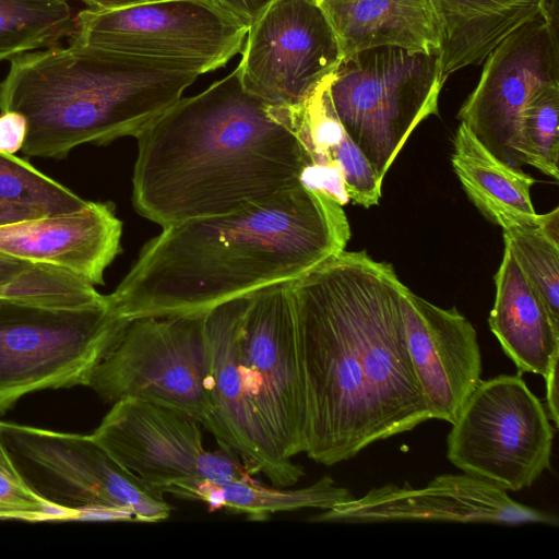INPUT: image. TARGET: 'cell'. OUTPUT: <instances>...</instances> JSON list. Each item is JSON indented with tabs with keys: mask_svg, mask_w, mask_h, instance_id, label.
<instances>
[{
	"mask_svg": "<svg viewBox=\"0 0 559 559\" xmlns=\"http://www.w3.org/2000/svg\"><path fill=\"white\" fill-rule=\"evenodd\" d=\"M406 288L391 264L345 249L292 281L312 461L335 465L430 419L406 346Z\"/></svg>",
	"mask_w": 559,
	"mask_h": 559,
	"instance_id": "cell-1",
	"label": "cell"
},
{
	"mask_svg": "<svg viewBox=\"0 0 559 559\" xmlns=\"http://www.w3.org/2000/svg\"><path fill=\"white\" fill-rule=\"evenodd\" d=\"M349 238L343 206L301 185L235 212L163 227L107 301L126 320L206 312L300 277Z\"/></svg>",
	"mask_w": 559,
	"mask_h": 559,
	"instance_id": "cell-2",
	"label": "cell"
},
{
	"mask_svg": "<svg viewBox=\"0 0 559 559\" xmlns=\"http://www.w3.org/2000/svg\"><path fill=\"white\" fill-rule=\"evenodd\" d=\"M135 138L133 206L163 227L299 187L311 165L299 139L243 87L237 69L181 97Z\"/></svg>",
	"mask_w": 559,
	"mask_h": 559,
	"instance_id": "cell-3",
	"label": "cell"
},
{
	"mask_svg": "<svg viewBox=\"0 0 559 559\" xmlns=\"http://www.w3.org/2000/svg\"><path fill=\"white\" fill-rule=\"evenodd\" d=\"M199 76L175 63L70 41L11 59L0 111L26 118L27 157L62 159L82 144L136 136Z\"/></svg>",
	"mask_w": 559,
	"mask_h": 559,
	"instance_id": "cell-4",
	"label": "cell"
},
{
	"mask_svg": "<svg viewBox=\"0 0 559 559\" xmlns=\"http://www.w3.org/2000/svg\"><path fill=\"white\" fill-rule=\"evenodd\" d=\"M443 84L439 53L377 47L342 58L329 86L331 100L381 181L414 129L438 115Z\"/></svg>",
	"mask_w": 559,
	"mask_h": 559,
	"instance_id": "cell-5",
	"label": "cell"
},
{
	"mask_svg": "<svg viewBox=\"0 0 559 559\" xmlns=\"http://www.w3.org/2000/svg\"><path fill=\"white\" fill-rule=\"evenodd\" d=\"M0 442L45 501L72 518L156 523L169 518L164 493L116 462L92 436L0 421Z\"/></svg>",
	"mask_w": 559,
	"mask_h": 559,
	"instance_id": "cell-6",
	"label": "cell"
},
{
	"mask_svg": "<svg viewBox=\"0 0 559 559\" xmlns=\"http://www.w3.org/2000/svg\"><path fill=\"white\" fill-rule=\"evenodd\" d=\"M128 321L108 301L52 308L0 297V416L26 394L87 385Z\"/></svg>",
	"mask_w": 559,
	"mask_h": 559,
	"instance_id": "cell-7",
	"label": "cell"
},
{
	"mask_svg": "<svg viewBox=\"0 0 559 559\" xmlns=\"http://www.w3.org/2000/svg\"><path fill=\"white\" fill-rule=\"evenodd\" d=\"M205 312L129 320L87 386L103 400L135 397L204 426L211 412Z\"/></svg>",
	"mask_w": 559,
	"mask_h": 559,
	"instance_id": "cell-8",
	"label": "cell"
},
{
	"mask_svg": "<svg viewBox=\"0 0 559 559\" xmlns=\"http://www.w3.org/2000/svg\"><path fill=\"white\" fill-rule=\"evenodd\" d=\"M451 425L448 460L506 491L531 487L550 466L555 429L520 373L480 380Z\"/></svg>",
	"mask_w": 559,
	"mask_h": 559,
	"instance_id": "cell-9",
	"label": "cell"
},
{
	"mask_svg": "<svg viewBox=\"0 0 559 559\" xmlns=\"http://www.w3.org/2000/svg\"><path fill=\"white\" fill-rule=\"evenodd\" d=\"M248 29L211 0H155L82 10L70 41L175 63L201 75L234 58Z\"/></svg>",
	"mask_w": 559,
	"mask_h": 559,
	"instance_id": "cell-10",
	"label": "cell"
},
{
	"mask_svg": "<svg viewBox=\"0 0 559 559\" xmlns=\"http://www.w3.org/2000/svg\"><path fill=\"white\" fill-rule=\"evenodd\" d=\"M91 436L116 462L164 495L177 497L206 481L252 478L233 451L204 448L194 418L144 400L116 401Z\"/></svg>",
	"mask_w": 559,
	"mask_h": 559,
	"instance_id": "cell-11",
	"label": "cell"
},
{
	"mask_svg": "<svg viewBox=\"0 0 559 559\" xmlns=\"http://www.w3.org/2000/svg\"><path fill=\"white\" fill-rule=\"evenodd\" d=\"M240 362L251 408L280 456L304 453L306 396L292 281L248 295Z\"/></svg>",
	"mask_w": 559,
	"mask_h": 559,
	"instance_id": "cell-12",
	"label": "cell"
},
{
	"mask_svg": "<svg viewBox=\"0 0 559 559\" xmlns=\"http://www.w3.org/2000/svg\"><path fill=\"white\" fill-rule=\"evenodd\" d=\"M335 32L316 0H275L249 27L237 71L270 107L302 104L342 60Z\"/></svg>",
	"mask_w": 559,
	"mask_h": 559,
	"instance_id": "cell-13",
	"label": "cell"
},
{
	"mask_svg": "<svg viewBox=\"0 0 559 559\" xmlns=\"http://www.w3.org/2000/svg\"><path fill=\"white\" fill-rule=\"evenodd\" d=\"M557 9L550 5L488 55L477 85L457 112L486 148L513 167L522 166L516 142L525 106L539 88L559 83Z\"/></svg>",
	"mask_w": 559,
	"mask_h": 559,
	"instance_id": "cell-14",
	"label": "cell"
},
{
	"mask_svg": "<svg viewBox=\"0 0 559 559\" xmlns=\"http://www.w3.org/2000/svg\"><path fill=\"white\" fill-rule=\"evenodd\" d=\"M322 523L442 521L501 525L545 524L558 518L513 500L506 490L466 473L441 474L415 488L386 484L309 519Z\"/></svg>",
	"mask_w": 559,
	"mask_h": 559,
	"instance_id": "cell-15",
	"label": "cell"
},
{
	"mask_svg": "<svg viewBox=\"0 0 559 559\" xmlns=\"http://www.w3.org/2000/svg\"><path fill=\"white\" fill-rule=\"evenodd\" d=\"M247 301L248 295L205 312L211 412L204 427L219 447L240 459L251 475L260 473L273 486L286 488L304 476V468L280 456L251 408L240 362V329Z\"/></svg>",
	"mask_w": 559,
	"mask_h": 559,
	"instance_id": "cell-16",
	"label": "cell"
},
{
	"mask_svg": "<svg viewBox=\"0 0 559 559\" xmlns=\"http://www.w3.org/2000/svg\"><path fill=\"white\" fill-rule=\"evenodd\" d=\"M403 320L408 356L430 419L453 424L481 380L476 331L455 307H438L409 288L403 297Z\"/></svg>",
	"mask_w": 559,
	"mask_h": 559,
	"instance_id": "cell-17",
	"label": "cell"
},
{
	"mask_svg": "<svg viewBox=\"0 0 559 559\" xmlns=\"http://www.w3.org/2000/svg\"><path fill=\"white\" fill-rule=\"evenodd\" d=\"M121 234L112 203L87 201L72 213L1 226L0 252L103 285L105 270L120 252Z\"/></svg>",
	"mask_w": 559,
	"mask_h": 559,
	"instance_id": "cell-18",
	"label": "cell"
},
{
	"mask_svg": "<svg viewBox=\"0 0 559 559\" xmlns=\"http://www.w3.org/2000/svg\"><path fill=\"white\" fill-rule=\"evenodd\" d=\"M333 73L299 106L270 109L308 152L311 165L301 176L304 186L325 192L342 206L350 200L370 207L379 203L382 181L334 110L329 92Z\"/></svg>",
	"mask_w": 559,
	"mask_h": 559,
	"instance_id": "cell-19",
	"label": "cell"
},
{
	"mask_svg": "<svg viewBox=\"0 0 559 559\" xmlns=\"http://www.w3.org/2000/svg\"><path fill=\"white\" fill-rule=\"evenodd\" d=\"M319 4L343 57L377 47L440 53L443 32L433 0H333Z\"/></svg>",
	"mask_w": 559,
	"mask_h": 559,
	"instance_id": "cell-20",
	"label": "cell"
},
{
	"mask_svg": "<svg viewBox=\"0 0 559 559\" xmlns=\"http://www.w3.org/2000/svg\"><path fill=\"white\" fill-rule=\"evenodd\" d=\"M496 296L488 324L519 373L545 377L559 359V321L504 246L495 276Z\"/></svg>",
	"mask_w": 559,
	"mask_h": 559,
	"instance_id": "cell-21",
	"label": "cell"
},
{
	"mask_svg": "<svg viewBox=\"0 0 559 559\" xmlns=\"http://www.w3.org/2000/svg\"><path fill=\"white\" fill-rule=\"evenodd\" d=\"M442 23L441 76L478 66L510 34L555 0H433Z\"/></svg>",
	"mask_w": 559,
	"mask_h": 559,
	"instance_id": "cell-22",
	"label": "cell"
},
{
	"mask_svg": "<svg viewBox=\"0 0 559 559\" xmlns=\"http://www.w3.org/2000/svg\"><path fill=\"white\" fill-rule=\"evenodd\" d=\"M451 163L474 205L503 230L514 227H540L531 200L535 179L493 155L461 122L453 141Z\"/></svg>",
	"mask_w": 559,
	"mask_h": 559,
	"instance_id": "cell-23",
	"label": "cell"
},
{
	"mask_svg": "<svg viewBox=\"0 0 559 559\" xmlns=\"http://www.w3.org/2000/svg\"><path fill=\"white\" fill-rule=\"evenodd\" d=\"M177 498L204 502L211 511L224 510L227 513L246 515L252 521H265L278 512L329 510L354 496L347 488L337 486L331 476L325 475L298 489L269 487L253 478L222 484L206 481L181 491Z\"/></svg>",
	"mask_w": 559,
	"mask_h": 559,
	"instance_id": "cell-24",
	"label": "cell"
},
{
	"mask_svg": "<svg viewBox=\"0 0 559 559\" xmlns=\"http://www.w3.org/2000/svg\"><path fill=\"white\" fill-rule=\"evenodd\" d=\"M75 14L69 0H0V61L70 37Z\"/></svg>",
	"mask_w": 559,
	"mask_h": 559,
	"instance_id": "cell-25",
	"label": "cell"
},
{
	"mask_svg": "<svg viewBox=\"0 0 559 559\" xmlns=\"http://www.w3.org/2000/svg\"><path fill=\"white\" fill-rule=\"evenodd\" d=\"M516 154L522 165L559 178V83L539 88L522 114Z\"/></svg>",
	"mask_w": 559,
	"mask_h": 559,
	"instance_id": "cell-26",
	"label": "cell"
},
{
	"mask_svg": "<svg viewBox=\"0 0 559 559\" xmlns=\"http://www.w3.org/2000/svg\"><path fill=\"white\" fill-rule=\"evenodd\" d=\"M0 201L36 209L46 216L72 213L87 203L26 160L1 152Z\"/></svg>",
	"mask_w": 559,
	"mask_h": 559,
	"instance_id": "cell-27",
	"label": "cell"
},
{
	"mask_svg": "<svg viewBox=\"0 0 559 559\" xmlns=\"http://www.w3.org/2000/svg\"><path fill=\"white\" fill-rule=\"evenodd\" d=\"M540 227L503 230L507 246L519 267L536 289L552 318L559 321V239Z\"/></svg>",
	"mask_w": 559,
	"mask_h": 559,
	"instance_id": "cell-28",
	"label": "cell"
},
{
	"mask_svg": "<svg viewBox=\"0 0 559 559\" xmlns=\"http://www.w3.org/2000/svg\"><path fill=\"white\" fill-rule=\"evenodd\" d=\"M0 518L47 520L72 518L37 495L22 477L0 442Z\"/></svg>",
	"mask_w": 559,
	"mask_h": 559,
	"instance_id": "cell-29",
	"label": "cell"
},
{
	"mask_svg": "<svg viewBox=\"0 0 559 559\" xmlns=\"http://www.w3.org/2000/svg\"><path fill=\"white\" fill-rule=\"evenodd\" d=\"M27 135L26 118L16 111L0 114V152L13 155L22 150Z\"/></svg>",
	"mask_w": 559,
	"mask_h": 559,
	"instance_id": "cell-30",
	"label": "cell"
},
{
	"mask_svg": "<svg viewBox=\"0 0 559 559\" xmlns=\"http://www.w3.org/2000/svg\"><path fill=\"white\" fill-rule=\"evenodd\" d=\"M218 8L245 24L253 25L275 0H211Z\"/></svg>",
	"mask_w": 559,
	"mask_h": 559,
	"instance_id": "cell-31",
	"label": "cell"
},
{
	"mask_svg": "<svg viewBox=\"0 0 559 559\" xmlns=\"http://www.w3.org/2000/svg\"><path fill=\"white\" fill-rule=\"evenodd\" d=\"M43 216L46 215L36 209L0 201V227Z\"/></svg>",
	"mask_w": 559,
	"mask_h": 559,
	"instance_id": "cell-32",
	"label": "cell"
},
{
	"mask_svg": "<svg viewBox=\"0 0 559 559\" xmlns=\"http://www.w3.org/2000/svg\"><path fill=\"white\" fill-rule=\"evenodd\" d=\"M544 379L546 381L547 413L550 420L558 427V359L552 361Z\"/></svg>",
	"mask_w": 559,
	"mask_h": 559,
	"instance_id": "cell-33",
	"label": "cell"
},
{
	"mask_svg": "<svg viewBox=\"0 0 559 559\" xmlns=\"http://www.w3.org/2000/svg\"><path fill=\"white\" fill-rule=\"evenodd\" d=\"M31 263L0 252V288L10 284Z\"/></svg>",
	"mask_w": 559,
	"mask_h": 559,
	"instance_id": "cell-34",
	"label": "cell"
},
{
	"mask_svg": "<svg viewBox=\"0 0 559 559\" xmlns=\"http://www.w3.org/2000/svg\"><path fill=\"white\" fill-rule=\"evenodd\" d=\"M85 3L88 9L93 10H115L127 8L140 3H145L155 0H80Z\"/></svg>",
	"mask_w": 559,
	"mask_h": 559,
	"instance_id": "cell-35",
	"label": "cell"
},
{
	"mask_svg": "<svg viewBox=\"0 0 559 559\" xmlns=\"http://www.w3.org/2000/svg\"><path fill=\"white\" fill-rule=\"evenodd\" d=\"M318 2H322V1H333V0H316Z\"/></svg>",
	"mask_w": 559,
	"mask_h": 559,
	"instance_id": "cell-36",
	"label": "cell"
}]
</instances>
